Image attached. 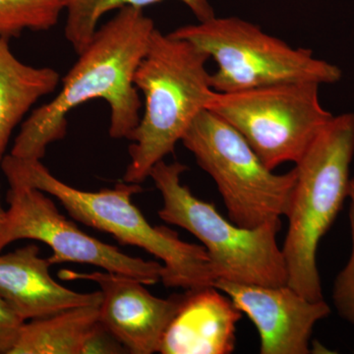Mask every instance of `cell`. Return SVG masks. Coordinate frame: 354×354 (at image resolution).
<instances>
[{
    "mask_svg": "<svg viewBox=\"0 0 354 354\" xmlns=\"http://www.w3.org/2000/svg\"><path fill=\"white\" fill-rule=\"evenodd\" d=\"M313 82L274 84L232 93H214L209 111L248 142L266 167L274 171L297 164L317 134L333 118Z\"/></svg>",
    "mask_w": 354,
    "mask_h": 354,
    "instance_id": "8",
    "label": "cell"
},
{
    "mask_svg": "<svg viewBox=\"0 0 354 354\" xmlns=\"http://www.w3.org/2000/svg\"><path fill=\"white\" fill-rule=\"evenodd\" d=\"M354 157V113L333 116L295 164L297 174L281 251L288 286L311 301L323 300L317 250L348 197Z\"/></svg>",
    "mask_w": 354,
    "mask_h": 354,
    "instance_id": "4",
    "label": "cell"
},
{
    "mask_svg": "<svg viewBox=\"0 0 354 354\" xmlns=\"http://www.w3.org/2000/svg\"><path fill=\"white\" fill-rule=\"evenodd\" d=\"M171 36L194 44L218 69L211 74L212 87L232 93L290 82L335 84L342 70L314 57L309 48H293L239 17H215L181 26Z\"/></svg>",
    "mask_w": 354,
    "mask_h": 354,
    "instance_id": "6",
    "label": "cell"
},
{
    "mask_svg": "<svg viewBox=\"0 0 354 354\" xmlns=\"http://www.w3.org/2000/svg\"><path fill=\"white\" fill-rule=\"evenodd\" d=\"M188 167L160 160L150 172L162 198L160 220L187 230L202 242L216 279L266 286L288 285V270L277 241L281 221L246 228L227 221L211 203L181 183Z\"/></svg>",
    "mask_w": 354,
    "mask_h": 354,
    "instance_id": "5",
    "label": "cell"
},
{
    "mask_svg": "<svg viewBox=\"0 0 354 354\" xmlns=\"http://www.w3.org/2000/svg\"><path fill=\"white\" fill-rule=\"evenodd\" d=\"M24 323L0 297V354H10Z\"/></svg>",
    "mask_w": 354,
    "mask_h": 354,
    "instance_id": "20",
    "label": "cell"
},
{
    "mask_svg": "<svg viewBox=\"0 0 354 354\" xmlns=\"http://www.w3.org/2000/svg\"><path fill=\"white\" fill-rule=\"evenodd\" d=\"M66 11L64 35L76 51L81 53L90 44L97 30L100 20L109 11L120 10L123 7L137 8L152 6L164 0H64ZM194 14L198 22L215 17L209 0H178Z\"/></svg>",
    "mask_w": 354,
    "mask_h": 354,
    "instance_id": "16",
    "label": "cell"
},
{
    "mask_svg": "<svg viewBox=\"0 0 354 354\" xmlns=\"http://www.w3.org/2000/svg\"><path fill=\"white\" fill-rule=\"evenodd\" d=\"M198 165L215 181L228 218L239 227H259L286 216L297 174H274L227 121L205 109L181 139Z\"/></svg>",
    "mask_w": 354,
    "mask_h": 354,
    "instance_id": "7",
    "label": "cell"
},
{
    "mask_svg": "<svg viewBox=\"0 0 354 354\" xmlns=\"http://www.w3.org/2000/svg\"><path fill=\"white\" fill-rule=\"evenodd\" d=\"M6 209H4L3 205H2L1 200V186H0V223L3 220L4 215H6Z\"/></svg>",
    "mask_w": 354,
    "mask_h": 354,
    "instance_id": "21",
    "label": "cell"
},
{
    "mask_svg": "<svg viewBox=\"0 0 354 354\" xmlns=\"http://www.w3.org/2000/svg\"><path fill=\"white\" fill-rule=\"evenodd\" d=\"M209 59L190 41L156 28L133 79L144 95V113L128 139L130 162L123 181L144 183L155 165L174 152L193 121L208 108L215 93L207 69Z\"/></svg>",
    "mask_w": 354,
    "mask_h": 354,
    "instance_id": "2",
    "label": "cell"
},
{
    "mask_svg": "<svg viewBox=\"0 0 354 354\" xmlns=\"http://www.w3.org/2000/svg\"><path fill=\"white\" fill-rule=\"evenodd\" d=\"M100 305L73 307L25 322L10 354H81L100 321Z\"/></svg>",
    "mask_w": 354,
    "mask_h": 354,
    "instance_id": "15",
    "label": "cell"
},
{
    "mask_svg": "<svg viewBox=\"0 0 354 354\" xmlns=\"http://www.w3.org/2000/svg\"><path fill=\"white\" fill-rule=\"evenodd\" d=\"M225 293L258 330L261 354H308L310 339L330 307L325 300L311 301L290 286H266L216 279Z\"/></svg>",
    "mask_w": 354,
    "mask_h": 354,
    "instance_id": "11",
    "label": "cell"
},
{
    "mask_svg": "<svg viewBox=\"0 0 354 354\" xmlns=\"http://www.w3.org/2000/svg\"><path fill=\"white\" fill-rule=\"evenodd\" d=\"M128 353L124 346L101 322L93 328L84 342L81 354Z\"/></svg>",
    "mask_w": 354,
    "mask_h": 354,
    "instance_id": "19",
    "label": "cell"
},
{
    "mask_svg": "<svg viewBox=\"0 0 354 354\" xmlns=\"http://www.w3.org/2000/svg\"><path fill=\"white\" fill-rule=\"evenodd\" d=\"M65 281L85 279L101 288L100 322L127 348L128 353H158L162 339L184 299L183 295L155 297L138 279L111 272L62 270Z\"/></svg>",
    "mask_w": 354,
    "mask_h": 354,
    "instance_id": "10",
    "label": "cell"
},
{
    "mask_svg": "<svg viewBox=\"0 0 354 354\" xmlns=\"http://www.w3.org/2000/svg\"><path fill=\"white\" fill-rule=\"evenodd\" d=\"M155 23L143 8L123 7L97 28L75 64L62 79V87L48 104L32 111L21 125L10 155L41 160L48 146L66 136L67 115L91 100L102 99L111 109L109 136L129 139L138 127L142 108L133 79L145 57Z\"/></svg>",
    "mask_w": 354,
    "mask_h": 354,
    "instance_id": "1",
    "label": "cell"
},
{
    "mask_svg": "<svg viewBox=\"0 0 354 354\" xmlns=\"http://www.w3.org/2000/svg\"><path fill=\"white\" fill-rule=\"evenodd\" d=\"M348 199L353 247L348 263L335 279L333 302L341 318L354 327V177L349 183Z\"/></svg>",
    "mask_w": 354,
    "mask_h": 354,
    "instance_id": "18",
    "label": "cell"
},
{
    "mask_svg": "<svg viewBox=\"0 0 354 354\" xmlns=\"http://www.w3.org/2000/svg\"><path fill=\"white\" fill-rule=\"evenodd\" d=\"M4 174H12L32 187L57 198L74 220L111 234L123 245L143 249L162 262V283L185 290L214 286L216 279L204 246L181 241L171 228L153 227L132 202L140 184L122 183L90 192L72 187L53 176L41 160H20L9 153L2 162Z\"/></svg>",
    "mask_w": 354,
    "mask_h": 354,
    "instance_id": "3",
    "label": "cell"
},
{
    "mask_svg": "<svg viewBox=\"0 0 354 354\" xmlns=\"http://www.w3.org/2000/svg\"><path fill=\"white\" fill-rule=\"evenodd\" d=\"M62 11L64 0H0V37L10 39L25 31H48Z\"/></svg>",
    "mask_w": 354,
    "mask_h": 354,
    "instance_id": "17",
    "label": "cell"
},
{
    "mask_svg": "<svg viewBox=\"0 0 354 354\" xmlns=\"http://www.w3.org/2000/svg\"><path fill=\"white\" fill-rule=\"evenodd\" d=\"M59 82L57 70L24 64L11 50L9 39L0 37V169L13 130Z\"/></svg>",
    "mask_w": 354,
    "mask_h": 354,
    "instance_id": "14",
    "label": "cell"
},
{
    "mask_svg": "<svg viewBox=\"0 0 354 354\" xmlns=\"http://www.w3.org/2000/svg\"><path fill=\"white\" fill-rule=\"evenodd\" d=\"M9 183L6 209L0 223V253L13 242L31 239L46 244L53 254L51 266L75 263L95 266L104 271L125 274L146 286L162 281L164 266L121 252L77 227L60 214L46 193L12 174H4Z\"/></svg>",
    "mask_w": 354,
    "mask_h": 354,
    "instance_id": "9",
    "label": "cell"
},
{
    "mask_svg": "<svg viewBox=\"0 0 354 354\" xmlns=\"http://www.w3.org/2000/svg\"><path fill=\"white\" fill-rule=\"evenodd\" d=\"M50 261L34 243L0 253V297L23 321L44 318L64 310L100 304L102 292H76L50 276Z\"/></svg>",
    "mask_w": 354,
    "mask_h": 354,
    "instance_id": "12",
    "label": "cell"
},
{
    "mask_svg": "<svg viewBox=\"0 0 354 354\" xmlns=\"http://www.w3.org/2000/svg\"><path fill=\"white\" fill-rule=\"evenodd\" d=\"M241 312L215 286L186 290L160 344L162 354H228Z\"/></svg>",
    "mask_w": 354,
    "mask_h": 354,
    "instance_id": "13",
    "label": "cell"
}]
</instances>
